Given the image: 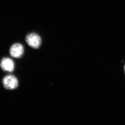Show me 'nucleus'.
Returning <instances> with one entry per match:
<instances>
[{"label": "nucleus", "mask_w": 125, "mask_h": 125, "mask_svg": "<svg viewBox=\"0 0 125 125\" xmlns=\"http://www.w3.org/2000/svg\"><path fill=\"white\" fill-rule=\"evenodd\" d=\"M2 84L6 89H13L18 86V82L15 76L8 75L4 78L2 80Z\"/></svg>", "instance_id": "obj_2"}, {"label": "nucleus", "mask_w": 125, "mask_h": 125, "mask_svg": "<svg viewBox=\"0 0 125 125\" xmlns=\"http://www.w3.org/2000/svg\"><path fill=\"white\" fill-rule=\"evenodd\" d=\"M124 72H125V65H124Z\"/></svg>", "instance_id": "obj_5"}, {"label": "nucleus", "mask_w": 125, "mask_h": 125, "mask_svg": "<svg viewBox=\"0 0 125 125\" xmlns=\"http://www.w3.org/2000/svg\"><path fill=\"white\" fill-rule=\"evenodd\" d=\"M0 67L4 71L12 72L14 69V63L10 58H4L0 62Z\"/></svg>", "instance_id": "obj_4"}, {"label": "nucleus", "mask_w": 125, "mask_h": 125, "mask_svg": "<svg viewBox=\"0 0 125 125\" xmlns=\"http://www.w3.org/2000/svg\"><path fill=\"white\" fill-rule=\"evenodd\" d=\"M24 52V47L21 43H15L10 48V54L14 58H21L23 56Z\"/></svg>", "instance_id": "obj_3"}, {"label": "nucleus", "mask_w": 125, "mask_h": 125, "mask_svg": "<svg viewBox=\"0 0 125 125\" xmlns=\"http://www.w3.org/2000/svg\"><path fill=\"white\" fill-rule=\"evenodd\" d=\"M25 40L27 43L34 49L38 48L42 43L41 37L37 34L35 32L31 33L27 35Z\"/></svg>", "instance_id": "obj_1"}]
</instances>
